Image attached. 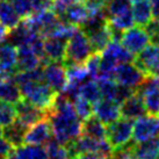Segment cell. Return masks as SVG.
Instances as JSON below:
<instances>
[{
    "label": "cell",
    "instance_id": "cell-1",
    "mask_svg": "<svg viewBox=\"0 0 159 159\" xmlns=\"http://www.w3.org/2000/svg\"><path fill=\"white\" fill-rule=\"evenodd\" d=\"M49 121L53 138L61 145H67L81 135L83 121L75 113L72 101L64 93L57 95L52 109L49 111Z\"/></svg>",
    "mask_w": 159,
    "mask_h": 159
},
{
    "label": "cell",
    "instance_id": "cell-2",
    "mask_svg": "<svg viewBox=\"0 0 159 159\" xmlns=\"http://www.w3.org/2000/svg\"><path fill=\"white\" fill-rule=\"evenodd\" d=\"M14 79L19 85L22 99L48 111L52 109L58 93L55 92L44 80H34L26 75H20V72H16Z\"/></svg>",
    "mask_w": 159,
    "mask_h": 159
},
{
    "label": "cell",
    "instance_id": "cell-3",
    "mask_svg": "<svg viewBox=\"0 0 159 159\" xmlns=\"http://www.w3.org/2000/svg\"><path fill=\"white\" fill-rule=\"evenodd\" d=\"M94 53L91 42L87 35L83 30L75 31L73 35L67 40L66 53L64 58V65H85L89 58Z\"/></svg>",
    "mask_w": 159,
    "mask_h": 159
},
{
    "label": "cell",
    "instance_id": "cell-4",
    "mask_svg": "<svg viewBox=\"0 0 159 159\" xmlns=\"http://www.w3.org/2000/svg\"><path fill=\"white\" fill-rule=\"evenodd\" d=\"M23 21L26 22L27 26L30 27L33 30L43 37L52 35L62 22V20L53 12L52 8L35 12L25 18Z\"/></svg>",
    "mask_w": 159,
    "mask_h": 159
},
{
    "label": "cell",
    "instance_id": "cell-5",
    "mask_svg": "<svg viewBox=\"0 0 159 159\" xmlns=\"http://www.w3.org/2000/svg\"><path fill=\"white\" fill-rule=\"evenodd\" d=\"M134 131V121L133 120L119 119L114 123L107 125V141L114 150L122 149L128 145L133 139Z\"/></svg>",
    "mask_w": 159,
    "mask_h": 159
},
{
    "label": "cell",
    "instance_id": "cell-6",
    "mask_svg": "<svg viewBox=\"0 0 159 159\" xmlns=\"http://www.w3.org/2000/svg\"><path fill=\"white\" fill-rule=\"evenodd\" d=\"M136 92L141 95L146 113L159 116V77L148 75Z\"/></svg>",
    "mask_w": 159,
    "mask_h": 159
},
{
    "label": "cell",
    "instance_id": "cell-7",
    "mask_svg": "<svg viewBox=\"0 0 159 159\" xmlns=\"http://www.w3.org/2000/svg\"><path fill=\"white\" fill-rule=\"evenodd\" d=\"M43 79L56 93H63L67 85V71L63 62L47 61L42 64Z\"/></svg>",
    "mask_w": 159,
    "mask_h": 159
},
{
    "label": "cell",
    "instance_id": "cell-8",
    "mask_svg": "<svg viewBox=\"0 0 159 159\" xmlns=\"http://www.w3.org/2000/svg\"><path fill=\"white\" fill-rule=\"evenodd\" d=\"M148 75L143 72V71L137 66L135 63H124L121 64L114 75V80L119 85L133 89L136 91L139 86L142 85V83L145 80V78Z\"/></svg>",
    "mask_w": 159,
    "mask_h": 159
},
{
    "label": "cell",
    "instance_id": "cell-9",
    "mask_svg": "<svg viewBox=\"0 0 159 159\" xmlns=\"http://www.w3.org/2000/svg\"><path fill=\"white\" fill-rule=\"evenodd\" d=\"M150 43V36L146 33L145 28L141 26L131 27L124 30L121 39V44L133 55H138Z\"/></svg>",
    "mask_w": 159,
    "mask_h": 159
},
{
    "label": "cell",
    "instance_id": "cell-10",
    "mask_svg": "<svg viewBox=\"0 0 159 159\" xmlns=\"http://www.w3.org/2000/svg\"><path fill=\"white\" fill-rule=\"evenodd\" d=\"M159 135V116L143 115L135 121L133 131V141L135 143L144 142Z\"/></svg>",
    "mask_w": 159,
    "mask_h": 159
},
{
    "label": "cell",
    "instance_id": "cell-11",
    "mask_svg": "<svg viewBox=\"0 0 159 159\" xmlns=\"http://www.w3.org/2000/svg\"><path fill=\"white\" fill-rule=\"evenodd\" d=\"M134 63L146 75L159 77V45L149 44L135 57Z\"/></svg>",
    "mask_w": 159,
    "mask_h": 159
},
{
    "label": "cell",
    "instance_id": "cell-12",
    "mask_svg": "<svg viewBox=\"0 0 159 159\" xmlns=\"http://www.w3.org/2000/svg\"><path fill=\"white\" fill-rule=\"evenodd\" d=\"M15 109H16V119L23 124H26L27 127L36 123L40 120L49 117L48 111L33 105L31 102L27 101L25 99H21L15 103Z\"/></svg>",
    "mask_w": 159,
    "mask_h": 159
},
{
    "label": "cell",
    "instance_id": "cell-13",
    "mask_svg": "<svg viewBox=\"0 0 159 159\" xmlns=\"http://www.w3.org/2000/svg\"><path fill=\"white\" fill-rule=\"evenodd\" d=\"M51 137H52V130L49 117H47L28 127L25 135V144L44 145Z\"/></svg>",
    "mask_w": 159,
    "mask_h": 159
},
{
    "label": "cell",
    "instance_id": "cell-14",
    "mask_svg": "<svg viewBox=\"0 0 159 159\" xmlns=\"http://www.w3.org/2000/svg\"><path fill=\"white\" fill-rule=\"evenodd\" d=\"M18 49L11 43L0 44V78H14L18 72L16 66Z\"/></svg>",
    "mask_w": 159,
    "mask_h": 159
},
{
    "label": "cell",
    "instance_id": "cell-15",
    "mask_svg": "<svg viewBox=\"0 0 159 159\" xmlns=\"http://www.w3.org/2000/svg\"><path fill=\"white\" fill-rule=\"evenodd\" d=\"M94 115L107 127L121 117V105L115 100L101 99L94 103Z\"/></svg>",
    "mask_w": 159,
    "mask_h": 159
},
{
    "label": "cell",
    "instance_id": "cell-16",
    "mask_svg": "<svg viewBox=\"0 0 159 159\" xmlns=\"http://www.w3.org/2000/svg\"><path fill=\"white\" fill-rule=\"evenodd\" d=\"M67 40L57 35H49L44 37V52L48 61L63 62L66 53Z\"/></svg>",
    "mask_w": 159,
    "mask_h": 159
},
{
    "label": "cell",
    "instance_id": "cell-17",
    "mask_svg": "<svg viewBox=\"0 0 159 159\" xmlns=\"http://www.w3.org/2000/svg\"><path fill=\"white\" fill-rule=\"evenodd\" d=\"M89 15V8L86 6L84 0L77 1L75 4L70 5L62 15H59V19L62 21L69 22L73 26H77L79 28L83 23L87 20Z\"/></svg>",
    "mask_w": 159,
    "mask_h": 159
},
{
    "label": "cell",
    "instance_id": "cell-18",
    "mask_svg": "<svg viewBox=\"0 0 159 159\" xmlns=\"http://www.w3.org/2000/svg\"><path fill=\"white\" fill-rule=\"evenodd\" d=\"M146 114L145 107L143 103L141 95L135 92L133 95L127 98L123 102H121V116L129 120H137Z\"/></svg>",
    "mask_w": 159,
    "mask_h": 159
},
{
    "label": "cell",
    "instance_id": "cell-19",
    "mask_svg": "<svg viewBox=\"0 0 159 159\" xmlns=\"http://www.w3.org/2000/svg\"><path fill=\"white\" fill-rule=\"evenodd\" d=\"M16 55V66L18 71H30L40 67L43 61L36 55L29 45L19 47Z\"/></svg>",
    "mask_w": 159,
    "mask_h": 159
},
{
    "label": "cell",
    "instance_id": "cell-20",
    "mask_svg": "<svg viewBox=\"0 0 159 159\" xmlns=\"http://www.w3.org/2000/svg\"><path fill=\"white\" fill-rule=\"evenodd\" d=\"M131 153L136 159H158L159 158V135L144 142L135 143Z\"/></svg>",
    "mask_w": 159,
    "mask_h": 159
},
{
    "label": "cell",
    "instance_id": "cell-21",
    "mask_svg": "<svg viewBox=\"0 0 159 159\" xmlns=\"http://www.w3.org/2000/svg\"><path fill=\"white\" fill-rule=\"evenodd\" d=\"M101 55L109 58L111 62H114L119 66L124 63L134 62V59H135V55L128 51L121 44V42H114V41H111V43L107 45L106 49L101 52Z\"/></svg>",
    "mask_w": 159,
    "mask_h": 159
},
{
    "label": "cell",
    "instance_id": "cell-22",
    "mask_svg": "<svg viewBox=\"0 0 159 159\" xmlns=\"http://www.w3.org/2000/svg\"><path fill=\"white\" fill-rule=\"evenodd\" d=\"M6 159H47V152L43 145L22 144L14 148Z\"/></svg>",
    "mask_w": 159,
    "mask_h": 159
},
{
    "label": "cell",
    "instance_id": "cell-23",
    "mask_svg": "<svg viewBox=\"0 0 159 159\" xmlns=\"http://www.w3.org/2000/svg\"><path fill=\"white\" fill-rule=\"evenodd\" d=\"M22 21V16L16 12L11 0H0V22L8 30L18 27Z\"/></svg>",
    "mask_w": 159,
    "mask_h": 159
},
{
    "label": "cell",
    "instance_id": "cell-24",
    "mask_svg": "<svg viewBox=\"0 0 159 159\" xmlns=\"http://www.w3.org/2000/svg\"><path fill=\"white\" fill-rule=\"evenodd\" d=\"M28 127L22 122H20L18 119L14 121L13 123H11L7 127H4L2 130V137L13 145V148L25 144V135Z\"/></svg>",
    "mask_w": 159,
    "mask_h": 159
},
{
    "label": "cell",
    "instance_id": "cell-25",
    "mask_svg": "<svg viewBox=\"0 0 159 159\" xmlns=\"http://www.w3.org/2000/svg\"><path fill=\"white\" fill-rule=\"evenodd\" d=\"M81 135L92 137L94 139H107V127L93 114L91 117L83 121Z\"/></svg>",
    "mask_w": 159,
    "mask_h": 159
},
{
    "label": "cell",
    "instance_id": "cell-26",
    "mask_svg": "<svg viewBox=\"0 0 159 159\" xmlns=\"http://www.w3.org/2000/svg\"><path fill=\"white\" fill-rule=\"evenodd\" d=\"M22 99L19 85L14 78H6L0 80V100L16 103Z\"/></svg>",
    "mask_w": 159,
    "mask_h": 159
},
{
    "label": "cell",
    "instance_id": "cell-27",
    "mask_svg": "<svg viewBox=\"0 0 159 159\" xmlns=\"http://www.w3.org/2000/svg\"><path fill=\"white\" fill-rule=\"evenodd\" d=\"M86 35L89 37V42H91V45H92L94 52L101 53L102 51L106 49L107 45L111 42L108 23H107V26L102 27V28H99L97 30L92 31V33H89V34H86Z\"/></svg>",
    "mask_w": 159,
    "mask_h": 159
},
{
    "label": "cell",
    "instance_id": "cell-28",
    "mask_svg": "<svg viewBox=\"0 0 159 159\" xmlns=\"http://www.w3.org/2000/svg\"><path fill=\"white\" fill-rule=\"evenodd\" d=\"M133 15L135 23L141 27H145L152 20L150 0H138L134 1Z\"/></svg>",
    "mask_w": 159,
    "mask_h": 159
},
{
    "label": "cell",
    "instance_id": "cell-29",
    "mask_svg": "<svg viewBox=\"0 0 159 159\" xmlns=\"http://www.w3.org/2000/svg\"><path fill=\"white\" fill-rule=\"evenodd\" d=\"M43 146L47 152V159H71L66 148L64 145H61L53 138V136Z\"/></svg>",
    "mask_w": 159,
    "mask_h": 159
},
{
    "label": "cell",
    "instance_id": "cell-30",
    "mask_svg": "<svg viewBox=\"0 0 159 159\" xmlns=\"http://www.w3.org/2000/svg\"><path fill=\"white\" fill-rule=\"evenodd\" d=\"M79 95H81L83 98H85L86 100H89V102H92L93 105L97 103L99 100H101V93H100V89L98 81L94 79H89L85 83L81 89H80Z\"/></svg>",
    "mask_w": 159,
    "mask_h": 159
},
{
    "label": "cell",
    "instance_id": "cell-31",
    "mask_svg": "<svg viewBox=\"0 0 159 159\" xmlns=\"http://www.w3.org/2000/svg\"><path fill=\"white\" fill-rule=\"evenodd\" d=\"M73 107L75 109V113L78 114L81 121H85L89 117H91L94 114V105L92 102H89V100H86L85 98L81 95H78L72 100Z\"/></svg>",
    "mask_w": 159,
    "mask_h": 159
},
{
    "label": "cell",
    "instance_id": "cell-32",
    "mask_svg": "<svg viewBox=\"0 0 159 159\" xmlns=\"http://www.w3.org/2000/svg\"><path fill=\"white\" fill-rule=\"evenodd\" d=\"M108 21L113 27L117 28V29H121L123 31L131 28L135 25V20H134L133 15V7H131V9H128V11H125L123 13L116 15V16L109 18Z\"/></svg>",
    "mask_w": 159,
    "mask_h": 159
},
{
    "label": "cell",
    "instance_id": "cell-33",
    "mask_svg": "<svg viewBox=\"0 0 159 159\" xmlns=\"http://www.w3.org/2000/svg\"><path fill=\"white\" fill-rule=\"evenodd\" d=\"M98 85L100 89L102 99H109V100H115L117 89H119V84L111 78H101L98 79ZM116 101V100H115Z\"/></svg>",
    "mask_w": 159,
    "mask_h": 159
},
{
    "label": "cell",
    "instance_id": "cell-34",
    "mask_svg": "<svg viewBox=\"0 0 159 159\" xmlns=\"http://www.w3.org/2000/svg\"><path fill=\"white\" fill-rule=\"evenodd\" d=\"M16 120V109L15 105L11 102L0 100V124L7 127Z\"/></svg>",
    "mask_w": 159,
    "mask_h": 159
},
{
    "label": "cell",
    "instance_id": "cell-35",
    "mask_svg": "<svg viewBox=\"0 0 159 159\" xmlns=\"http://www.w3.org/2000/svg\"><path fill=\"white\" fill-rule=\"evenodd\" d=\"M131 2H133L131 0H109L106 6L108 19L116 16L128 9H131L133 7Z\"/></svg>",
    "mask_w": 159,
    "mask_h": 159
},
{
    "label": "cell",
    "instance_id": "cell-36",
    "mask_svg": "<svg viewBox=\"0 0 159 159\" xmlns=\"http://www.w3.org/2000/svg\"><path fill=\"white\" fill-rule=\"evenodd\" d=\"M99 62H100V53L94 52L89 58V61L85 63V67L89 72L91 79L97 80L99 77Z\"/></svg>",
    "mask_w": 159,
    "mask_h": 159
},
{
    "label": "cell",
    "instance_id": "cell-37",
    "mask_svg": "<svg viewBox=\"0 0 159 159\" xmlns=\"http://www.w3.org/2000/svg\"><path fill=\"white\" fill-rule=\"evenodd\" d=\"M146 33L150 36V42L152 44L159 45V20H151L145 27Z\"/></svg>",
    "mask_w": 159,
    "mask_h": 159
},
{
    "label": "cell",
    "instance_id": "cell-38",
    "mask_svg": "<svg viewBox=\"0 0 159 159\" xmlns=\"http://www.w3.org/2000/svg\"><path fill=\"white\" fill-rule=\"evenodd\" d=\"M77 1H80V0H55L52 5V11L59 16V15H62L63 12H64L70 5L75 4Z\"/></svg>",
    "mask_w": 159,
    "mask_h": 159
},
{
    "label": "cell",
    "instance_id": "cell-39",
    "mask_svg": "<svg viewBox=\"0 0 159 159\" xmlns=\"http://www.w3.org/2000/svg\"><path fill=\"white\" fill-rule=\"evenodd\" d=\"M53 1L55 0H30V4L34 13H35V12H39V11L52 8Z\"/></svg>",
    "mask_w": 159,
    "mask_h": 159
},
{
    "label": "cell",
    "instance_id": "cell-40",
    "mask_svg": "<svg viewBox=\"0 0 159 159\" xmlns=\"http://www.w3.org/2000/svg\"><path fill=\"white\" fill-rule=\"evenodd\" d=\"M13 149V145L7 139H5L4 137H0V158L6 159Z\"/></svg>",
    "mask_w": 159,
    "mask_h": 159
},
{
    "label": "cell",
    "instance_id": "cell-41",
    "mask_svg": "<svg viewBox=\"0 0 159 159\" xmlns=\"http://www.w3.org/2000/svg\"><path fill=\"white\" fill-rule=\"evenodd\" d=\"M109 0H84V2L89 9L105 8Z\"/></svg>",
    "mask_w": 159,
    "mask_h": 159
},
{
    "label": "cell",
    "instance_id": "cell-42",
    "mask_svg": "<svg viewBox=\"0 0 159 159\" xmlns=\"http://www.w3.org/2000/svg\"><path fill=\"white\" fill-rule=\"evenodd\" d=\"M75 159H106V158H103L102 156H100L97 152H84V153H80Z\"/></svg>",
    "mask_w": 159,
    "mask_h": 159
},
{
    "label": "cell",
    "instance_id": "cell-43",
    "mask_svg": "<svg viewBox=\"0 0 159 159\" xmlns=\"http://www.w3.org/2000/svg\"><path fill=\"white\" fill-rule=\"evenodd\" d=\"M151 11H152V19L159 20V0H150Z\"/></svg>",
    "mask_w": 159,
    "mask_h": 159
},
{
    "label": "cell",
    "instance_id": "cell-44",
    "mask_svg": "<svg viewBox=\"0 0 159 159\" xmlns=\"http://www.w3.org/2000/svg\"><path fill=\"white\" fill-rule=\"evenodd\" d=\"M8 34H9V30L2 23L0 22V44H2L5 41H7Z\"/></svg>",
    "mask_w": 159,
    "mask_h": 159
},
{
    "label": "cell",
    "instance_id": "cell-45",
    "mask_svg": "<svg viewBox=\"0 0 159 159\" xmlns=\"http://www.w3.org/2000/svg\"><path fill=\"white\" fill-rule=\"evenodd\" d=\"M2 130H4V129H2V125L0 124V137H2Z\"/></svg>",
    "mask_w": 159,
    "mask_h": 159
},
{
    "label": "cell",
    "instance_id": "cell-46",
    "mask_svg": "<svg viewBox=\"0 0 159 159\" xmlns=\"http://www.w3.org/2000/svg\"><path fill=\"white\" fill-rule=\"evenodd\" d=\"M131 1H138V0H131Z\"/></svg>",
    "mask_w": 159,
    "mask_h": 159
},
{
    "label": "cell",
    "instance_id": "cell-47",
    "mask_svg": "<svg viewBox=\"0 0 159 159\" xmlns=\"http://www.w3.org/2000/svg\"><path fill=\"white\" fill-rule=\"evenodd\" d=\"M109 159H114V158H113V157H111V158H109Z\"/></svg>",
    "mask_w": 159,
    "mask_h": 159
},
{
    "label": "cell",
    "instance_id": "cell-48",
    "mask_svg": "<svg viewBox=\"0 0 159 159\" xmlns=\"http://www.w3.org/2000/svg\"><path fill=\"white\" fill-rule=\"evenodd\" d=\"M0 80H1V78H0Z\"/></svg>",
    "mask_w": 159,
    "mask_h": 159
},
{
    "label": "cell",
    "instance_id": "cell-49",
    "mask_svg": "<svg viewBox=\"0 0 159 159\" xmlns=\"http://www.w3.org/2000/svg\"><path fill=\"white\" fill-rule=\"evenodd\" d=\"M0 159H2V158H0Z\"/></svg>",
    "mask_w": 159,
    "mask_h": 159
},
{
    "label": "cell",
    "instance_id": "cell-50",
    "mask_svg": "<svg viewBox=\"0 0 159 159\" xmlns=\"http://www.w3.org/2000/svg\"><path fill=\"white\" fill-rule=\"evenodd\" d=\"M158 159H159V158H158Z\"/></svg>",
    "mask_w": 159,
    "mask_h": 159
}]
</instances>
